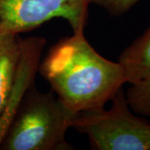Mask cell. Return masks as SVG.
Instances as JSON below:
<instances>
[{
  "mask_svg": "<svg viewBox=\"0 0 150 150\" xmlns=\"http://www.w3.org/2000/svg\"><path fill=\"white\" fill-rule=\"evenodd\" d=\"M126 82L132 83L150 75V25L118 58Z\"/></svg>",
  "mask_w": 150,
  "mask_h": 150,
  "instance_id": "6",
  "label": "cell"
},
{
  "mask_svg": "<svg viewBox=\"0 0 150 150\" xmlns=\"http://www.w3.org/2000/svg\"><path fill=\"white\" fill-rule=\"evenodd\" d=\"M45 44L44 38H20L16 73L4 108L0 112V146L27 92L33 85Z\"/></svg>",
  "mask_w": 150,
  "mask_h": 150,
  "instance_id": "5",
  "label": "cell"
},
{
  "mask_svg": "<svg viewBox=\"0 0 150 150\" xmlns=\"http://www.w3.org/2000/svg\"><path fill=\"white\" fill-rule=\"evenodd\" d=\"M72 128L88 136L95 150H150V123L129 108L121 88L112 106L78 113Z\"/></svg>",
  "mask_w": 150,
  "mask_h": 150,
  "instance_id": "3",
  "label": "cell"
},
{
  "mask_svg": "<svg viewBox=\"0 0 150 150\" xmlns=\"http://www.w3.org/2000/svg\"><path fill=\"white\" fill-rule=\"evenodd\" d=\"M38 70L59 100L76 113L104 107L127 83L120 64L98 54L83 32L59 40Z\"/></svg>",
  "mask_w": 150,
  "mask_h": 150,
  "instance_id": "1",
  "label": "cell"
},
{
  "mask_svg": "<svg viewBox=\"0 0 150 150\" xmlns=\"http://www.w3.org/2000/svg\"><path fill=\"white\" fill-rule=\"evenodd\" d=\"M20 38H0V112L4 108L16 73Z\"/></svg>",
  "mask_w": 150,
  "mask_h": 150,
  "instance_id": "7",
  "label": "cell"
},
{
  "mask_svg": "<svg viewBox=\"0 0 150 150\" xmlns=\"http://www.w3.org/2000/svg\"><path fill=\"white\" fill-rule=\"evenodd\" d=\"M78 113L53 91L33 85L24 97L0 148L7 150H71L66 134Z\"/></svg>",
  "mask_w": 150,
  "mask_h": 150,
  "instance_id": "2",
  "label": "cell"
},
{
  "mask_svg": "<svg viewBox=\"0 0 150 150\" xmlns=\"http://www.w3.org/2000/svg\"><path fill=\"white\" fill-rule=\"evenodd\" d=\"M91 4H95L104 8L112 15H121L129 11L140 0H89Z\"/></svg>",
  "mask_w": 150,
  "mask_h": 150,
  "instance_id": "9",
  "label": "cell"
},
{
  "mask_svg": "<svg viewBox=\"0 0 150 150\" xmlns=\"http://www.w3.org/2000/svg\"><path fill=\"white\" fill-rule=\"evenodd\" d=\"M125 93L131 110L144 117H150V75L130 83Z\"/></svg>",
  "mask_w": 150,
  "mask_h": 150,
  "instance_id": "8",
  "label": "cell"
},
{
  "mask_svg": "<svg viewBox=\"0 0 150 150\" xmlns=\"http://www.w3.org/2000/svg\"><path fill=\"white\" fill-rule=\"evenodd\" d=\"M89 0H0V38L18 36L53 18H64L73 33L84 32Z\"/></svg>",
  "mask_w": 150,
  "mask_h": 150,
  "instance_id": "4",
  "label": "cell"
}]
</instances>
